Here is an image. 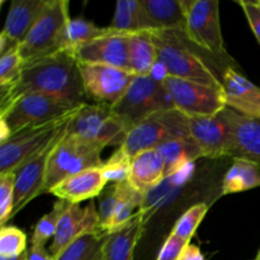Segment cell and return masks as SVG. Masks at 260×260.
Instances as JSON below:
<instances>
[{
  "label": "cell",
  "instance_id": "obj_29",
  "mask_svg": "<svg viewBox=\"0 0 260 260\" xmlns=\"http://www.w3.org/2000/svg\"><path fill=\"white\" fill-rule=\"evenodd\" d=\"M116 29L109 27H99L93 22L84 19V18H73L68 25V46L69 50H75L80 46L90 43L93 41L117 35Z\"/></svg>",
  "mask_w": 260,
  "mask_h": 260
},
{
  "label": "cell",
  "instance_id": "obj_40",
  "mask_svg": "<svg viewBox=\"0 0 260 260\" xmlns=\"http://www.w3.org/2000/svg\"><path fill=\"white\" fill-rule=\"evenodd\" d=\"M25 260H56V258L46 250L45 246H30L27 249Z\"/></svg>",
  "mask_w": 260,
  "mask_h": 260
},
{
  "label": "cell",
  "instance_id": "obj_8",
  "mask_svg": "<svg viewBox=\"0 0 260 260\" xmlns=\"http://www.w3.org/2000/svg\"><path fill=\"white\" fill-rule=\"evenodd\" d=\"M188 136H190L188 117L178 109H172L152 114L129 129L121 147L134 157L141 151L156 149L165 142Z\"/></svg>",
  "mask_w": 260,
  "mask_h": 260
},
{
  "label": "cell",
  "instance_id": "obj_43",
  "mask_svg": "<svg viewBox=\"0 0 260 260\" xmlns=\"http://www.w3.org/2000/svg\"><path fill=\"white\" fill-rule=\"evenodd\" d=\"M255 259H258V260H260V251L258 253V255H256V258Z\"/></svg>",
  "mask_w": 260,
  "mask_h": 260
},
{
  "label": "cell",
  "instance_id": "obj_5",
  "mask_svg": "<svg viewBox=\"0 0 260 260\" xmlns=\"http://www.w3.org/2000/svg\"><path fill=\"white\" fill-rule=\"evenodd\" d=\"M103 147L66 134L58 141L50 157L43 193H50L55 185L66 178L94 168H102Z\"/></svg>",
  "mask_w": 260,
  "mask_h": 260
},
{
  "label": "cell",
  "instance_id": "obj_7",
  "mask_svg": "<svg viewBox=\"0 0 260 260\" xmlns=\"http://www.w3.org/2000/svg\"><path fill=\"white\" fill-rule=\"evenodd\" d=\"M80 106L81 104H74L56 96L25 94L15 99L2 112L0 118H4L12 134H15L29 127H38L65 118L75 113Z\"/></svg>",
  "mask_w": 260,
  "mask_h": 260
},
{
  "label": "cell",
  "instance_id": "obj_4",
  "mask_svg": "<svg viewBox=\"0 0 260 260\" xmlns=\"http://www.w3.org/2000/svg\"><path fill=\"white\" fill-rule=\"evenodd\" d=\"M175 109L173 99L162 81L155 75L136 76L124 95L112 107V111L127 131L159 112Z\"/></svg>",
  "mask_w": 260,
  "mask_h": 260
},
{
  "label": "cell",
  "instance_id": "obj_14",
  "mask_svg": "<svg viewBox=\"0 0 260 260\" xmlns=\"http://www.w3.org/2000/svg\"><path fill=\"white\" fill-rule=\"evenodd\" d=\"M65 132L66 128L47 147H45L40 154L32 157L29 161L22 165L19 170L15 173V198L13 216L17 215L20 210H23L30 201L42 194L48 161H50L53 149L58 144V141L62 139Z\"/></svg>",
  "mask_w": 260,
  "mask_h": 260
},
{
  "label": "cell",
  "instance_id": "obj_42",
  "mask_svg": "<svg viewBox=\"0 0 260 260\" xmlns=\"http://www.w3.org/2000/svg\"><path fill=\"white\" fill-rule=\"evenodd\" d=\"M12 131H10L9 126H8L7 121L4 118H0V145L7 142L8 140L12 137Z\"/></svg>",
  "mask_w": 260,
  "mask_h": 260
},
{
  "label": "cell",
  "instance_id": "obj_11",
  "mask_svg": "<svg viewBox=\"0 0 260 260\" xmlns=\"http://www.w3.org/2000/svg\"><path fill=\"white\" fill-rule=\"evenodd\" d=\"M161 81L175 109L187 117L215 116L226 108L222 91L212 86L174 76H165Z\"/></svg>",
  "mask_w": 260,
  "mask_h": 260
},
{
  "label": "cell",
  "instance_id": "obj_32",
  "mask_svg": "<svg viewBox=\"0 0 260 260\" xmlns=\"http://www.w3.org/2000/svg\"><path fill=\"white\" fill-rule=\"evenodd\" d=\"M208 211V206L206 203H197L188 208L184 213L175 222L172 230V235L182 239V240L190 243V239L194 236L198 226L201 225Z\"/></svg>",
  "mask_w": 260,
  "mask_h": 260
},
{
  "label": "cell",
  "instance_id": "obj_6",
  "mask_svg": "<svg viewBox=\"0 0 260 260\" xmlns=\"http://www.w3.org/2000/svg\"><path fill=\"white\" fill-rule=\"evenodd\" d=\"M66 134L102 146H122L127 128L106 104H81L66 127Z\"/></svg>",
  "mask_w": 260,
  "mask_h": 260
},
{
  "label": "cell",
  "instance_id": "obj_45",
  "mask_svg": "<svg viewBox=\"0 0 260 260\" xmlns=\"http://www.w3.org/2000/svg\"><path fill=\"white\" fill-rule=\"evenodd\" d=\"M254 260H258V259H254Z\"/></svg>",
  "mask_w": 260,
  "mask_h": 260
},
{
  "label": "cell",
  "instance_id": "obj_23",
  "mask_svg": "<svg viewBox=\"0 0 260 260\" xmlns=\"http://www.w3.org/2000/svg\"><path fill=\"white\" fill-rule=\"evenodd\" d=\"M156 151L161 156L165 164V175L172 177L182 170L188 164L203 157L202 151L192 136L175 139L156 147Z\"/></svg>",
  "mask_w": 260,
  "mask_h": 260
},
{
  "label": "cell",
  "instance_id": "obj_28",
  "mask_svg": "<svg viewBox=\"0 0 260 260\" xmlns=\"http://www.w3.org/2000/svg\"><path fill=\"white\" fill-rule=\"evenodd\" d=\"M108 234H86L61 251L56 260H103V248Z\"/></svg>",
  "mask_w": 260,
  "mask_h": 260
},
{
  "label": "cell",
  "instance_id": "obj_25",
  "mask_svg": "<svg viewBox=\"0 0 260 260\" xmlns=\"http://www.w3.org/2000/svg\"><path fill=\"white\" fill-rule=\"evenodd\" d=\"M154 30H184L185 12L180 0H141Z\"/></svg>",
  "mask_w": 260,
  "mask_h": 260
},
{
  "label": "cell",
  "instance_id": "obj_10",
  "mask_svg": "<svg viewBox=\"0 0 260 260\" xmlns=\"http://www.w3.org/2000/svg\"><path fill=\"white\" fill-rule=\"evenodd\" d=\"M185 12L184 35L192 45L213 53L226 55L217 0H180Z\"/></svg>",
  "mask_w": 260,
  "mask_h": 260
},
{
  "label": "cell",
  "instance_id": "obj_35",
  "mask_svg": "<svg viewBox=\"0 0 260 260\" xmlns=\"http://www.w3.org/2000/svg\"><path fill=\"white\" fill-rule=\"evenodd\" d=\"M27 236L15 226H3L0 230V258H15L27 251Z\"/></svg>",
  "mask_w": 260,
  "mask_h": 260
},
{
  "label": "cell",
  "instance_id": "obj_30",
  "mask_svg": "<svg viewBox=\"0 0 260 260\" xmlns=\"http://www.w3.org/2000/svg\"><path fill=\"white\" fill-rule=\"evenodd\" d=\"M144 197L145 196H142L141 193L134 189L128 182L122 183L121 201L117 206L116 212H114L106 233H113V231L118 230L122 226L126 225L127 222H129L137 215V212L141 210Z\"/></svg>",
  "mask_w": 260,
  "mask_h": 260
},
{
  "label": "cell",
  "instance_id": "obj_44",
  "mask_svg": "<svg viewBox=\"0 0 260 260\" xmlns=\"http://www.w3.org/2000/svg\"><path fill=\"white\" fill-rule=\"evenodd\" d=\"M258 3H259V5H260V0H259V2H258Z\"/></svg>",
  "mask_w": 260,
  "mask_h": 260
},
{
  "label": "cell",
  "instance_id": "obj_36",
  "mask_svg": "<svg viewBox=\"0 0 260 260\" xmlns=\"http://www.w3.org/2000/svg\"><path fill=\"white\" fill-rule=\"evenodd\" d=\"M122 196V183L109 184L104 188L103 192L99 196V220H101V231L106 233L112 217H113L116 208L121 201Z\"/></svg>",
  "mask_w": 260,
  "mask_h": 260
},
{
  "label": "cell",
  "instance_id": "obj_38",
  "mask_svg": "<svg viewBox=\"0 0 260 260\" xmlns=\"http://www.w3.org/2000/svg\"><path fill=\"white\" fill-rule=\"evenodd\" d=\"M189 243L170 234L162 244L156 260H179L183 250Z\"/></svg>",
  "mask_w": 260,
  "mask_h": 260
},
{
  "label": "cell",
  "instance_id": "obj_9",
  "mask_svg": "<svg viewBox=\"0 0 260 260\" xmlns=\"http://www.w3.org/2000/svg\"><path fill=\"white\" fill-rule=\"evenodd\" d=\"M73 114L13 134L7 142L0 145V174H15L22 165L40 154L66 128Z\"/></svg>",
  "mask_w": 260,
  "mask_h": 260
},
{
  "label": "cell",
  "instance_id": "obj_34",
  "mask_svg": "<svg viewBox=\"0 0 260 260\" xmlns=\"http://www.w3.org/2000/svg\"><path fill=\"white\" fill-rule=\"evenodd\" d=\"M24 61L19 53V47L12 48L0 55V86L8 89L15 85L22 75Z\"/></svg>",
  "mask_w": 260,
  "mask_h": 260
},
{
  "label": "cell",
  "instance_id": "obj_16",
  "mask_svg": "<svg viewBox=\"0 0 260 260\" xmlns=\"http://www.w3.org/2000/svg\"><path fill=\"white\" fill-rule=\"evenodd\" d=\"M221 83L226 108L248 118H260V86L230 66L222 73Z\"/></svg>",
  "mask_w": 260,
  "mask_h": 260
},
{
  "label": "cell",
  "instance_id": "obj_12",
  "mask_svg": "<svg viewBox=\"0 0 260 260\" xmlns=\"http://www.w3.org/2000/svg\"><path fill=\"white\" fill-rule=\"evenodd\" d=\"M80 74L86 98L109 107L124 95L137 76L128 70L99 63H80Z\"/></svg>",
  "mask_w": 260,
  "mask_h": 260
},
{
  "label": "cell",
  "instance_id": "obj_20",
  "mask_svg": "<svg viewBox=\"0 0 260 260\" xmlns=\"http://www.w3.org/2000/svg\"><path fill=\"white\" fill-rule=\"evenodd\" d=\"M50 0H13L2 35L19 46L45 12Z\"/></svg>",
  "mask_w": 260,
  "mask_h": 260
},
{
  "label": "cell",
  "instance_id": "obj_27",
  "mask_svg": "<svg viewBox=\"0 0 260 260\" xmlns=\"http://www.w3.org/2000/svg\"><path fill=\"white\" fill-rule=\"evenodd\" d=\"M259 185L260 164L245 159H234V164L223 178L221 194L240 193Z\"/></svg>",
  "mask_w": 260,
  "mask_h": 260
},
{
  "label": "cell",
  "instance_id": "obj_3",
  "mask_svg": "<svg viewBox=\"0 0 260 260\" xmlns=\"http://www.w3.org/2000/svg\"><path fill=\"white\" fill-rule=\"evenodd\" d=\"M70 19L68 0H50L40 19L19 45L24 65L69 50L68 25Z\"/></svg>",
  "mask_w": 260,
  "mask_h": 260
},
{
  "label": "cell",
  "instance_id": "obj_26",
  "mask_svg": "<svg viewBox=\"0 0 260 260\" xmlns=\"http://www.w3.org/2000/svg\"><path fill=\"white\" fill-rule=\"evenodd\" d=\"M111 27L124 35L154 30L141 0H119Z\"/></svg>",
  "mask_w": 260,
  "mask_h": 260
},
{
  "label": "cell",
  "instance_id": "obj_31",
  "mask_svg": "<svg viewBox=\"0 0 260 260\" xmlns=\"http://www.w3.org/2000/svg\"><path fill=\"white\" fill-rule=\"evenodd\" d=\"M70 205L71 203L62 200H58L53 205L52 210L46 213L36 225L32 239H30V246H45L50 239H53L58 222Z\"/></svg>",
  "mask_w": 260,
  "mask_h": 260
},
{
  "label": "cell",
  "instance_id": "obj_33",
  "mask_svg": "<svg viewBox=\"0 0 260 260\" xmlns=\"http://www.w3.org/2000/svg\"><path fill=\"white\" fill-rule=\"evenodd\" d=\"M131 159L121 146L113 152L111 157L102 165V173L106 178L107 183L117 184V183L128 182L129 172H131Z\"/></svg>",
  "mask_w": 260,
  "mask_h": 260
},
{
  "label": "cell",
  "instance_id": "obj_1",
  "mask_svg": "<svg viewBox=\"0 0 260 260\" xmlns=\"http://www.w3.org/2000/svg\"><path fill=\"white\" fill-rule=\"evenodd\" d=\"M25 94L56 96L74 104L86 103L80 63L73 51L63 50L24 65L18 83L2 89L0 113Z\"/></svg>",
  "mask_w": 260,
  "mask_h": 260
},
{
  "label": "cell",
  "instance_id": "obj_41",
  "mask_svg": "<svg viewBox=\"0 0 260 260\" xmlns=\"http://www.w3.org/2000/svg\"><path fill=\"white\" fill-rule=\"evenodd\" d=\"M179 260H205V256L197 245H193L189 243L183 250Z\"/></svg>",
  "mask_w": 260,
  "mask_h": 260
},
{
  "label": "cell",
  "instance_id": "obj_2",
  "mask_svg": "<svg viewBox=\"0 0 260 260\" xmlns=\"http://www.w3.org/2000/svg\"><path fill=\"white\" fill-rule=\"evenodd\" d=\"M152 42L157 50V65L167 76L194 81L222 91L221 79L206 65L202 57L187 45L182 30H152Z\"/></svg>",
  "mask_w": 260,
  "mask_h": 260
},
{
  "label": "cell",
  "instance_id": "obj_19",
  "mask_svg": "<svg viewBox=\"0 0 260 260\" xmlns=\"http://www.w3.org/2000/svg\"><path fill=\"white\" fill-rule=\"evenodd\" d=\"M107 184L108 183L102 173V168H94L66 178L55 185L50 193L56 196L58 200L79 205L84 201L99 197Z\"/></svg>",
  "mask_w": 260,
  "mask_h": 260
},
{
  "label": "cell",
  "instance_id": "obj_39",
  "mask_svg": "<svg viewBox=\"0 0 260 260\" xmlns=\"http://www.w3.org/2000/svg\"><path fill=\"white\" fill-rule=\"evenodd\" d=\"M239 5L243 8L244 14L246 15L249 25L253 30L254 36L256 37L260 43V5L258 2H249V0H243L239 2Z\"/></svg>",
  "mask_w": 260,
  "mask_h": 260
},
{
  "label": "cell",
  "instance_id": "obj_24",
  "mask_svg": "<svg viewBox=\"0 0 260 260\" xmlns=\"http://www.w3.org/2000/svg\"><path fill=\"white\" fill-rule=\"evenodd\" d=\"M127 45L129 71L137 76L151 75L157 65V50L150 32L129 33Z\"/></svg>",
  "mask_w": 260,
  "mask_h": 260
},
{
  "label": "cell",
  "instance_id": "obj_15",
  "mask_svg": "<svg viewBox=\"0 0 260 260\" xmlns=\"http://www.w3.org/2000/svg\"><path fill=\"white\" fill-rule=\"evenodd\" d=\"M98 231H101V220L96 206L93 202L88 203L85 207L71 203L58 222L50 246V253L56 258L79 238Z\"/></svg>",
  "mask_w": 260,
  "mask_h": 260
},
{
  "label": "cell",
  "instance_id": "obj_17",
  "mask_svg": "<svg viewBox=\"0 0 260 260\" xmlns=\"http://www.w3.org/2000/svg\"><path fill=\"white\" fill-rule=\"evenodd\" d=\"M124 33L108 36L73 50L80 63H99L129 71L128 45Z\"/></svg>",
  "mask_w": 260,
  "mask_h": 260
},
{
  "label": "cell",
  "instance_id": "obj_13",
  "mask_svg": "<svg viewBox=\"0 0 260 260\" xmlns=\"http://www.w3.org/2000/svg\"><path fill=\"white\" fill-rule=\"evenodd\" d=\"M189 134L197 142L203 157L230 156L233 135L225 109L215 116L188 117Z\"/></svg>",
  "mask_w": 260,
  "mask_h": 260
},
{
  "label": "cell",
  "instance_id": "obj_22",
  "mask_svg": "<svg viewBox=\"0 0 260 260\" xmlns=\"http://www.w3.org/2000/svg\"><path fill=\"white\" fill-rule=\"evenodd\" d=\"M165 179V164L156 149L141 151L131 159L128 183L142 196L159 187Z\"/></svg>",
  "mask_w": 260,
  "mask_h": 260
},
{
  "label": "cell",
  "instance_id": "obj_37",
  "mask_svg": "<svg viewBox=\"0 0 260 260\" xmlns=\"http://www.w3.org/2000/svg\"><path fill=\"white\" fill-rule=\"evenodd\" d=\"M15 198V174H0V225L7 226L13 217Z\"/></svg>",
  "mask_w": 260,
  "mask_h": 260
},
{
  "label": "cell",
  "instance_id": "obj_18",
  "mask_svg": "<svg viewBox=\"0 0 260 260\" xmlns=\"http://www.w3.org/2000/svg\"><path fill=\"white\" fill-rule=\"evenodd\" d=\"M231 126L233 145L230 156L260 164V118H248L225 108Z\"/></svg>",
  "mask_w": 260,
  "mask_h": 260
},
{
  "label": "cell",
  "instance_id": "obj_21",
  "mask_svg": "<svg viewBox=\"0 0 260 260\" xmlns=\"http://www.w3.org/2000/svg\"><path fill=\"white\" fill-rule=\"evenodd\" d=\"M147 215L142 210L129 222L108 234L103 248V260H134V253L144 233Z\"/></svg>",
  "mask_w": 260,
  "mask_h": 260
}]
</instances>
